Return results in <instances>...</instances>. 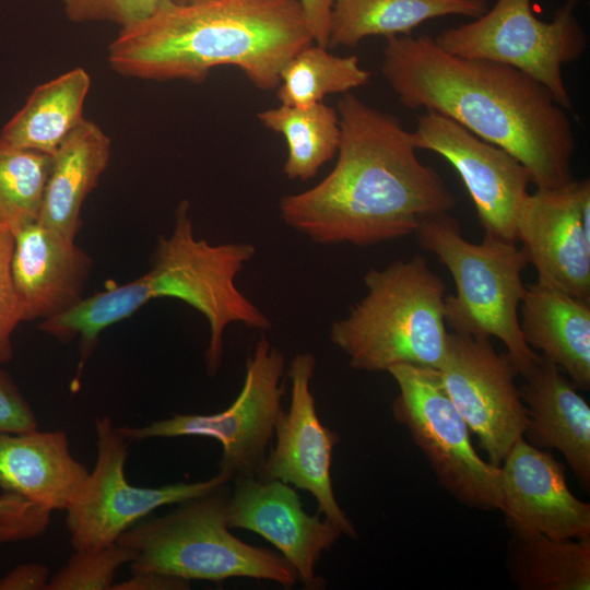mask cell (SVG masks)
<instances>
[{
    "instance_id": "1",
    "label": "cell",
    "mask_w": 590,
    "mask_h": 590,
    "mask_svg": "<svg viewBox=\"0 0 590 590\" xmlns=\"http://www.w3.org/2000/svg\"><path fill=\"white\" fill-rule=\"evenodd\" d=\"M337 111V163L310 189L281 199L286 225L317 244L364 247L414 234L424 217L456 206V197L420 161L411 132L397 117L351 92Z\"/></svg>"
},
{
    "instance_id": "2",
    "label": "cell",
    "mask_w": 590,
    "mask_h": 590,
    "mask_svg": "<svg viewBox=\"0 0 590 590\" xmlns=\"http://www.w3.org/2000/svg\"><path fill=\"white\" fill-rule=\"evenodd\" d=\"M381 73L406 108L437 111L510 153L536 189L574 179L567 110L518 69L452 55L428 35H403L387 38Z\"/></svg>"
},
{
    "instance_id": "3",
    "label": "cell",
    "mask_w": 590,
    "mask_h": 590,
    "mask_svg": "<svg viewBox=\"0 0 590 590\" xmlns=\"http://www.w3.org/2000/svg\"><path fill=\"white\" fill-rule=\"evenodd\" d=\"M314 44L298 0L169 3L108 46L120 75L201 83L212 69H240L259 90L278 87L283 66Z\"/></svg>"
},
{
    "instance_id": "4",
    "label": "cell",
    "mask_w": 590,
    "mask_h": 590,
    "mask_svg": "<svg viewBox=\"0 0 590 590\" xmlns=\"http://www.w3.org/2000/svg\"><path fill=\"white\" fill-rule=\"evenodd\" d=\"M367 294L331 324L330 340L357 370L387 371L398 364L439 368L449 332L446 286L422 255L396 260L363 278Z\"/></svg>"
},
{
    "instance_id": "5",
    "label": "cell",
    "mask_w": 590,
    "mask_h": 590,
    "mask_svg": "<svg viewBox=\"0 0 590 590\" xmlns=\"http://www.w3.org/2000/svg\"><path fill=\"white\" fill-rule=\"evenodd\" d=\"M414 235L449 270L456 294L445 296L444 317L452 332L479 339H499L518 375L526 376L539 358L523 340L519 307L527 285L521 273L529 264L515 241L484 235L467 240L456 217L447 213L424 217Z\"/></svg>"
},
{
    "instance_id": "6",
    "label": "cell",
    "mask_w": 590,
    "mask_h": 590,
    "mask_svg": "<svg viewBox=\"0 0 590 590\" xmlns=\"http://www.w3.org/2000/svg\"><path fill=\"white\" fill-rule=\"evenodd\" d=\"M228 494L224 485L126 530L117 543L133 552L132 573L154 571L188 581L252 578L291 589L298 578L280 553L250 545L231 532Z\"/></svg>"
},
{
    "instance_id": "7",
    "label": "cell",
    "mask_w": 590,
    "mask_h": 590,
    "mask_svg": "<svg viewBox=\"0 0 590 590\" xmlns=\"http://www.w3.org/2000/svg\"><path fill=\"white\" fill-rule=\"evenodd\" d=\"M256 253L248 243L211 245L193 234L190 204L182 200L175 213L169 237L161 236L150 270L141 275L151 299L173 297L185 302L209 322L205 352L208 374L217 373L223 355V335L228 324L268 330V317L236 286V275Z\"/></svg>"
},
{
    "instance_id": "8",
    "label": "cell",
    "mask_w": 590,
    "mask_h": 590,
    "mask_svg": "<svg viewBox=\"0 0 590 590\" xmlns=\"http://www.w3.org/2000/svg\"><path fill=\"white\" fill-rule=\"evenodd\" d=\"M399 393L392 415L432 468L438 484L460 504L502 510L500 468L487 462L470 440L469 426L446 392L437 368L398 364L387 370Z\"/></svg>"
},
{
    "instance_id": "9",
    "label": "cell",
    "mask_w": 590,
    "mask_h": 590,
    "mask_svg": "<svg viewBox=\"0 0 590 590\" xmlns=\"http://www.w3.org/2000/svg\"><path fill=\"white\" fill-rule=\"evenodd\" d=\"M578 3L567 0L547 22L535 16L531 0H497L474 21L445 30L434 40L452 55L518 69L545 86L568 110L573 101L562 69L587 49L586 31L574 12Z\"/></svg>"
},
{
    "instance_id": "10",
    "label": "cell",
    "mask_w": 590,
    "mask_h": 590,
    "mask_svg": "<svg viewBox=\"0 0 590 590\" xmlns=\"http://www.w3.org/2000/svg\"><path fill=\"white\" fill-rule=\"evenodd\" d=\"M284 367L283 354L261 335L247 359L243 388L227 409L213 414H175L117 430L128 441L170 437L216 439L222 446L219 471L233 479L257 477L283 411Z\"/></svg>"
},
{
    "instance_id": "11",
    "label": "cell",
    "mask_w": 590,
    "mask_h": 590,
    "mask_svg": "<svg viewBox=\"0 0 590 590\" xmlns=\"http://www.w3.org/2000/svg\"><path fill=\"white\" fill-rule=\"evenodd\" d=\"M97 456L94 469L67 511L66 524L74 550L105 546L153 510L209 494L233 477L222 471L197 482L141 487L125 475L128 440L107 416L95 420Z\"/></svg>"
},
{
    "instance_id": "12",
    "label": "cell",
    "mask_w": 590,
    "mask_h": 590,
    "mask_svg": "<svg viewBox=\"0 0 590 590\" xmlns=\"http://www.w3.org/2000/svg\"><path fill=\"white\" fill-rule=\"evenodd\" d=\"M452 403L499 467L528 425L526 406L515 384L518 371L508 354H498L489 339L450 332L438 368Z\"/></svg>"
},
{
    "instance_id": "13",
    "label": "cell",
    "mask_w": 590,
    "mask_h": 590,
    "mask_svg": "<svg viewBox=\"0 0 590 590\" xmlns=\"http://www.w3.org/2000/svg\"><path fill=\"white\" fill-rule=\"evenodd\" d=\"M316 358L298 353L290 363L291 402L278 417L275 445L264 459L258 479L278 480L314 496L317 512L343 533L357 539L353 522L339 505L331 477L333 450L340 436L324 426L317 414L311 391Z\"/></svg>"
},
{
    "instance_id": "14",
    "label": "cell",
    "mask_w": 590,
    "mask_h": 590,
    "mask_svg": "<svg viewBox=\"0 0 590 590\" xmlns=\"http://www.w3.org/2000/svg\"><path fill=\"white\" fill-rule=\"evenodd\" d=\"M411 134L417 150L442 156L458 173L484 235L517 243V215L531 184L528 169L504 149L437 111L418 115Z\"/></svg>"
},
{
    "instance_id": "15",
    "label": "cell",
    "mask_w": 590,
    "mask_h": 590,
    "mask_svg": "<svg viewBox=\"0 0 590 590\" xmlns=\"http://www.w3.org/2000/svg\"><path fill=\"white\" fill-rule=\"evenodd\" d=\"M516 238L538 283L590 302V180L536 189L523 200Z\"/></svg>"
},
{
    "instance_id": "16",
    "label": "cell",
    "mask_w": 590,
    "mask_h": 590,
    "mask_svg": "<svg viewBox=\"0 0 590 590\" xmlns=\"http://www.w3.org/2000/svg\"><path fill=\"white\" fill-rule=\"evenodd\" d=\"M234 488L226 503L229 529L255 532L269 541L293 567L306 589L324 587L316 567L324 552L343 535L320 514H307L292 485L278 480L252 476L233 479Z\"/></svg>"
},
{
    "instance_id": "17",
    "label": "cell",
    "mask_w": 590,
    "mask_h": 590,
    "mask_svg": "<svg viewBox=\"0 0 590 590\" xmlns=\"http://www.w3.org/2000/svg\"><path fill=\"white\" fill-rule=\"evenodd\" d=\"M499 468L505 522L558 541L590 539V504L570 492L565 465L551 452L522 437Z\"/></svg>"
},
{
    "instance_id": "18",
    "label": "cell",
    "mask_w": 590,
    "mask_h": 590,
    "mask_svg": "<svg viewBox=\"0 0 590 590\" xmlns=\"http://www.w3.org/2000/svg\"><path fill=\"white\" fill-rule=\"evenodd\" d=\"M13 236L11 275L24 321L52 318L83 298L93 262L75 240L38 222Z\"/></svg>"
},
{
    "instance_id": "19",
    "label": "cell",
    "mask_w": 590,
    "mask_h": 590,
    "mask_svg": "<svg viewBox=\"0 0 590 590\" xmlns=\"http://www.w3.org/2000/svg\"><path fill=\"white\" fill-rule=\"evenodd\" d=\"M519 388L528 425L523 438L559 451L580 485H590V406L576 385L540 354Z\"/></svg>"
},
{
    "instance_id": "20",
    "label": "cell",
    "mask_w": 590,
    "mask_h": 590,
    "mask_svg": "<svg viewBox=\"0 0 590 590\" xmlns=\"http://www.w3.org/2000/svg\"><path fill=\"white\" fill-rule=\"evenodd\" d=\"M64 432L0 434V489L54 510H67L90 471L71 453Z\"/></svg>"
},
{
    "instance_id": "21",
    "label": "cell",
    "mask_w": 590,
    "mask_h": 590,
    "mask_svg": "<svg viewBox=\"0 0 590 590\" xmlns=\"http://www.w3.org/2000/svg\"><path fill=\"white\" fill-rule=\"evenodd\" d=\"M523 340L542 351L577 388H590V302L540 283L527 285L519 307Z\"/></svg>"
},
{
    "instance_id": "22",
    "label": "cell",
    "mask_w": 590,
    "mask_h": 590,
    "mask_svg": "<svg viewBox=\"0 0 590 590\" xmlns=\"http://www.w3.org/2000/svg\"><path fill=\"white\" fill-rule=\"evenodd\" d=\"M110 154V138L84 118L52 155L37 222L75 240L83 202L97 186Z\"/></svg>"
},
{
    "instance_id": "23",
    "label": "cell",
    "mask_w": 590,
    "mask_h": 590,
    "mask_svg": "<svg viewBox=\"0 0 590 590\" xmlns=\"http://www.w3.org/2000/svg\"><path fill=\"white\" fill-rule=\"evenodd\" d=\"M488 10V0H334L328 48L355 47L374 35H410L417 25L439 16L476 19Z\"/></svg>"
},
{
    "instance_id": "24",
    "label": "cell",
    "mask_w": 590,
    "mask_h": 590,
    "mask_svg": "<svg viewBox=\"0 0 590 590\" xmlns=\"http://www.w3.org/2000/svg\"><path fill=\"white\" fill-rule=\"evenodd\" d=\"M90 87L91 78L83 68L36 86L4 125L0 139L17 148L54 155L84 119L83 105Z\"/></svg>"
},
{
    "instance_id": "25",
    "label": "cell",
    "mask_w": 590,
    "mask_h": 590,
    "mask_svg": "<svg viewBox=\"0 0 590 590\" xmlns=\"http://www.w3.org/2000/svg\"><path fill=\"white\" fill-rule=\"evenodd\" d=\"M509 531L505 566L521 590H589L590 539L554 540L505 522Z\"/></svg>"
},
{
    "instance_id": "26",
    "label": "cell",
    "mask_w": 590,
    "mask_h": 590,
    "mask_svg": "<svg viewBox=\"0 0 590 590\" xmlns=\"http://www.w3.org/2000/svg\"><path fill=\"white\" fill-rule=\"evenodd\" d=\"M258 119L285 139L287 156L283 173L291 180L315 177L338 152L339 115L323 102L306 107L281 104L259 113Z\"/></svg>"
},
{
    "instance_id": "27",
    "label": "cell",
    "mask_w": 590,
    "mask_h": 590,
    "mask_svg": "<svg viewBox=\"0 0 590 590\" xmlns=\"http://www.w3.org/2000/svg\"><path fill=\"white\" fill-rule=\"evenodd\" d=\"M370 76L356 56H335L311 44L283 66L276 96L282 105L311 106L322 103L329 94H344L366 85Z\"/></svg>"
},
{
    "instance_id": "28",
    "label": "cell",
    "mask_w": 590,
    "mask_h": 590,
    "mask_svg": "<svg viewBox=\"0 0 590 590\" xmlns=\"http://www.w3.org/2000/svg\"><path fill=\"white\" fill-rule=\"evenodd\" d=\"M146 304L138 280L83 297L67 311L43 320L38 329L68 342L79 337L80 369L92 354L98 335L109 326L131 316Z\"/></svg>"
},
{
    "instance_id": "29",
    "label": "cell",
    "mask_w": 590,
    "mask_h": 590,
    "mask_svg": "<svg viewBox=\"0 0 590 590\" xmlns=\"http://www.w3.org/2000/svg\"><path fill=\"white\" fill-rule=\"evenodd\" d=\"M52 155L0 139V223L14 235L37 222Z\"/></svg>"
},
{
    "instance_id": "30",
    "label": "cell",
    "mask_w": 590,
    "mask_h": 590,
    "mask_svg": "<svg viewBox=\"0 0 590 590\" xmlns=\"http://www.w3.org/2000/svg\"><path fill=\"white\" fill-rule=\"evenodd\" d=\"M133 557L131 550L117 542L74 550L46 590H111L117 569Z\"/></svg>"
},
{
    "instance_id": "31",
    "label": "cell",
    "mask_w": 590,
    "mask_h": 590,
    "mask_svg": "<svg viewBox=\"0 0 590 590\" xmlns=\"http://www.w3.org/2000/svg\"><path fill=\"white\" fill-rule=\"evenodd\" d=\"M175 0H62L72 23L110 22L120 30L135 25Z\"/></svg>"
},
{
    "instance_id": "32",
    "label": "cell",
    "mask_w": 590,
    "mask_h": 590,
    "mask_svg": "<svg viewBox=\"0 0 590 590\" xmlns=\"http://www.w3.org/2000/svg\"><path fill=\"white\" fill-rule=\"evenodd\" d=\"M13 248L14 236L8 227H4L0 232V364L12 358L11 335L16 326L24 321L22 306L11 275Z\"/></svg>"
},
{
    "instance_id": "33",
    "label": "cell",
    "mask_w": 590,
    "mask_h": 590,
    "mask_svg": "<svg viewBox=\"0 0 590 590\" xmlns=\"http://www.w3.org/2000/svg\"><path fill=\"white\" fill-rule=\"evenodd\" d=\"M36 416L10 375L0 369V434L37 429Z\"/></svg>"
},
{
    "instance_id": "34",
    "label": "cell",
    "mask_w": 590,
    "mask_h": 590,
    "mask_svg": "<svg viewBox=\"0 0 590 590\" xmlns=\"http://www.w3.org/2000/svg\"><path fill=\"white\" fill-rule=\"evenodd\" d=\"M51 511L38 505L14 512H0V546L25 541L45 532Z\"/></svg>"
},
{
    "instance_id": "35",
    "label": "cell",
    "mask_w": 590,
    "mask_h": 590,
    "mask_svg": "<svg viewBox=\"0 0 590 590\" xmlns=\"http://www.w3.org/2000/svg\"><path fill=\"white\" fill-rule=\"evenodd\" d=\"M50 577L47 566L25 563L0 578V590H46Z\"/></svg>"
},
{
    "instance_id": "36",
    "label": "cell",
    "mask_w": 590,
    "mask_h": 590,
    "mask_svg": "<svg viewBox=\"0 0 590 590\" xmlns=\"http://www.w3.org/2000/svg\"><path fill=\"white\" fill-rule=\"evenodd\" d=\"M314 43L328 48L331 10L334 0H298Z\"/></svg>"
},
{
    "instance_id": "37",
    "label": "cell",
    "mask_w": 590,
    "mask_h": 590,
    "mask_svg": "<svg viewBox=\"0 0 590 590\" xmlns=\"http://www.w3.org/2000/svg\"><path fill=\"white\" fill-rule=\"evenodd\" d=\"M121 582L114 583L111 590H187L190 581L154 571H135Z\"/></svg>"
},
{
    "instance_id": "38",
    "label": "cell",
    "mask_w": 590,
    "mask_h": 590,
    "mask_svg": "<svg viewBox=\"0 0 590 590\" xmlns=\"http://www.w3.org/2000/svg\"><path fill=\"white\" fill-rule=\"evenodd\" d=\"M31 505L32 503L25 500L24 498L15 494L2 493L0 495V512L20 511L27 508Z\"/></svg>"
},
{
    "instance_id": "39",
    "label": "cell",
    "mask_w": 590,
    "mask_h": 590,
    "mask_svg": "<svg viewBox=\"0 0 590 590\" xmlns=\"http://www.w3.org/2000/svg\"><path fill=\"white\" fill-rule=\"evenodd\" d=\"M197 1H201V0H175L176 3H191V2H197Z\"/></svg>"
},
{
    "instance_id": "40",
    "label": "cell",
    "mask_w": 590,
    "mask_h": 590,
    "mask_svg": "<svg viewBox=\"0 0 590 590\" xmlns=\"http://www.w3.org/2000/svg\"><path fill=\"white\" fill-rule=\"evenodd\" d=\"M5 226L3 224L0 223V232L4 228Z\"/></svg>"
}]
</instances>
